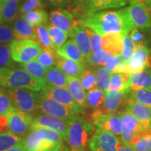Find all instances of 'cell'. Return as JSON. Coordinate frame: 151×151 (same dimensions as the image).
I'll return each instance as SVG.
<instances>
[{
    "instance_id": "cell-30",
    "label": "cell",
    "mask_w": 151,
    "mask_h": 151,
    "mask_svg": "<svg viewBox=\"0 0 151 151\" xmlns=\"http://www.w3.org/2000/svg\"><path fill=\"white\" fill-rule=\"evenodd\" d=\"M129 146L136 151H151V127L139 132L132 139Z\"/></svg>"
},
{
    "instance_id": "cell-28",
    "label": "cell",
    "mask_w": 151,
    "mask_h": 151,
    "mask_svg": "<svg viewBox=\"0 0 151 151\" xmlns=\"http://www.w3.org/2000/svg\"><path fill=\"white\" fill-rule=\"evenodd\" d=\"M56 66L60 68L67 76L78 78L85 69L84 63L74 61L72 60L58 58Z\"/></svg>"
},
{
    "instance_id": "cell-43",
    "label": "cell",
    "mask_w": 151,
    "mask_h": 151,
    "mask_svg": "<svg viewBox=\"0 0 151 151\" xmlns=\"http://www.w3.org/2000/svg\"><path fill=\"white\" fill-rule=\"evenodd\" d=\"M136 49V43L132 41L131 37L128 35L123 36V49L120 56L123 62H126L129 60Z\"/></svg>"
},
{
    "instance_id": "cell-55",
    "label": "cell",
    "mask_w": 151,
    "mask_h": 151,
    "mask_svg": "<svg viewBox=\"0 0 151 151\" xmlns=\"http://www.w3.org/2000/svg\"><path fill=\"white\" fill-rule=\"evenodd\" d=\"M3 23H4V22L3 18H2V17H1V12H0V24H3Z\"/></svg>"
},
{
    "instance_id": "cell-7",
    "label": "cell",
    "mask_w": 151,
    "mask_h": 151,
    "mask_svg": "<svg viewBox=\"0 0 151 151\" xmlns=\"http://www.w3.org/2000/svg\"><path fill=\"white\" fill-rule=\"evenodd\" d=\"M148 67H151V49L144 44H136L135 51L129 60L120 63L114 73L132 75Z\"/></svg>"
},
{
    "instance_id": "cell-51",
    "label": "cell",
    "mask_w": 151,
    "mask_h": 151,
    "mask_svg": "<svg viewBox=\"0 0 151 151\" xmlns=\"http://www.w3.org/2000/svg\"><path fill=\"white\" fill-rule=\"evenodd\" d=\"M6 151H24L23 146H22V141L20 143H19L18 144H17L16 146H15L9 149V150Z\"/></svg>"
},
{
    "instance_id": "cell-48",
    "label": "cell",
    "mask_w": 151,
    "mask_h": 151,
    "mask_svg": "<svg viewBox=\"0 0 151 151\" xmlns=\"http://www.w3.org/2000/svg\"><path fill=\"white\" fill-rule=\"evenodd\" d=\"M12 106V104L7 94L0 90V116L5 115Z\"/></svg>"
},
{
    "instance_id": "cell-35",
    "label": "cell",
    "mask_w": 151,
    "mask_h": 151,
    "mask_svg": "<svg viewBox=\"0 0 151 151\" xmlns=\"http://www.w3.org/2000/svg\"><path fill=\"white\" fill-rule=\"evenodd\" d=\"M78 78L83 88L86 91L97 88V76L95 70L85 67Z\"/></svg>"
},
{
    "instance_id": "cell-39",
    "label": "cell",
    "mask_w": 151,
    "mask_h": 151,
    "mask_svg": "<svg viewBox=\"0 0 151 151\" xmlns=\"http://www.w3.org/2000/svg\"><path fill=\"white\" fill-rule=\"evenodd\" d=\"M58 58L55 50L43 48L42 50L36 58V60L44 67L49 68L56 65Z\"/></svg>"
},
{
    "instance_id": "cell-50",
    "label": "cell",
    "mask_w": 151,
    "mask_h": 151,
    "mask_svg": "<svg viewBox=\"0 0 151 151\" xmlns=\"http://www.w3.org/2000/svg\"><path fill=\"white\" fill-rule=\"evenodd\" d=\"M118 151H136V150L132 148L131 146L124 144V143L121 141V143H120V146H119Z\"/></svg>"
},
{
    "instance_id": "cell-6",
    "label": "cell",
    "mask_w": 151,
    "mask_h": 151,
    "mask_svg": "<svg viewBox=\"0 0 151 151\" xmlns=\"http://www.w3.org/2000/svg\"><path fill=\"white\" fill-rule=\"evenodd\" d=\"M13 106L23 112L32 113L39 109L40 94L32 90L9 88L6 90Z\"/></svg>"
},
{
    "instance_id": "cell-10",
    "label": "cell",
    "mask_w": 151,
    "mask_h": 151,
    "mask_svg": "<svg viewBox=\"0 0 151 151\" xmlns=\"http://www.w3.org/2000/svg\"><path fill=\"white\" fill-rule=\"evenodd\" d=\"M90 120L97 128L106 130L116 136L121 135L122 121L120 114L106 113L97 109L92 113Z\"/></svg>"
},
{
    "instance_id": "cell-19",
    "label": "cell",
    "mask_w": 151,
    "mask_h": 151,
    "mask_svg": "<svg viewBox=\"0 0 151 151\" xmlns=\"http://www.w3.org/2000/svg\"><path fill=\"white\" fill-rule=\"evenodd\" d=\"M127 91H110L106 93L104 104L100 108V110L106 113H117L119 109L124 106L127 101Z\"/></svg>"
},
{
    "instance_id": "cell-4",
    "label": "cell",
    "mask_w": 151,
    "mask_h": 151,
    "mask_svg": "<svg viewBox=\"0 0 151 151\" xmlns=\"http://www.w3.org/2000/svg\"><path fill=\"white\" fill-rule=\"evenodd\" d=\"M94 132L93 124L78 114L69 124L65 141L71 151H90V143Z\"/></svg>"
},
{
    "instance_id": "cell-44",
    "label": "cell",
    "mask_w": 151,
    "mask_h": 151,
    "mask_svg": "<svg viewBox=\"0 0 151 151\" xmlns=\"http://www.w3.org/2000/svg\"><path fill=\"white\" fill-rule=\"evenodd\" d=\"M83 27H85V29L88 33V36H89L90 44H91L92 52L102 50V48H101V38H102V36H101L99 34L97 33L95 31H94L93 29H90L89 27H87L86 26H83Z\"/></svg>"
},
{
    "instance_id": "cell-47",
    "label": "cell",
    "mask_w": 151,
    "mask_h": 151,
    "mask_svg": "<svg viewBox=\"0 0 151 151\" xmlns=\"http://www.w3.org/2000/svg\"><path fill=\"white\" fill-rule=\"evenodd\" d=\"M123 61H122L120 55H110L106 60L104 67L111 74L112 73L115 72L116 68Z\"/></svg>"
},
{
    "instance_id": "cell-45",
    "label": "cell",
    "mask_w": 151,
    "mask_h": 151,
    "mask_svg": "<svg viewBox=\"0 0 151 151\" xmlns=\"http://www.w3.org/2000/svg\"><path fill=\"white\" fill-rule=\"evenodd\" d=\"M15 39L13 27L9 23L0 24V44L9 43Z\"/></svg>"
},
{
    "instance_id": "cell-46",
    "label": "cell",
    "mask_w": 151,
    "mask_h": 151,
    "mask_svg": "<svg viewBox=\"0 0 151 151\" xmlns=\"http://www.w3.org/2000/svg\"><path fill=\"white\" fill-rule=\"evenodd\" d=\"M43 3L42 0H24L19 8V13L24 14L36 9H43Z\"/></svg>"
},
{
    "instance_id": "cell-13",
    "label": "cell",
    "mask_w": 151,
    "mask_h": 151,
    "mask_svg": "<svg viewBox=\"0 0 151 151\" xmlns=\"http://www.w3.org/2000/svg\"><path fill=\"white\" fill-rule=\"evenodd\" d=\"M40 94L52 98L76 113L83 115L82 110L76 102L67 88H58L46 85Z\"/></svg>"
},
{
    "instance_id": "cell-40",
    "label": "cell",
    "mask_w": 151,
    "mask_h": 151,
    "mask_svg": "<svg viewBox=\"0 0 151 151\" xmlns=\"http://www.w3.org/2000/svg\"><path fill=\"white\" fill-rule=\"evenodd\" d=\"M110 55L104 50L91 52V54L86 59V63L92 67H104Z\"/></svg>"
},
{
    "instance_id": "cell-16",
    "label": "cell",
    "mask_w": 151,
    "mask_h": 151,
    "mask_svg": "<svg viewBox=\"0 0 151 151\" xmlns=\"http://www.w3.org/2000/svg\"><path fill=\"white\" fill-rule=\"evenodd\" d=\"M122 121V129L120 139L124 144L129 145L134 136L144 128L139 120L129 111L124 110L120 114Z\"/></svg>"
},
{
    "instance_id": "cell-20",
    "label": "cell",
    "mask_w": 151,
    "mask_h": 151,
    "mask_svg": "<svg viewBox=\"0 0 151 151\" xmlns=\"http://www.w3.org/2000/svg\"><path fill=\"white\" fill-rule=\"evenodd\" d=\"M68 37L75 41L76 44L80 49L85 59L91 54V44L89 36L82 24H78L71 28L68 32Z\"/></svg>"
},
{
    "instance_id": "cell-52",
    "label": "cell",
    "mask_w": 151,
    "mask_h": 151,
    "mask_svg": "<svg viewBox=\"0 0 151 151\" xmlns=\"http://www.w3.org/2000/svg\"><path fill=\"white\" fill-rule=\"evenodd\" d=\"M83 0H70L71 3V9H73V7L77 6L79 4H81Z\"/></svg>"
},
{
    "instance_id": "cell-49",
    "label": "cell",
    "mask_w": 151,
    "mask_h": 151,
    "mask_svg": "<svg viewBox=\"0 0 151 151\" xmlns=\"http://www.w3.org/2000/svg\"><path fill=\"white\" fill-rule=\"evenodd\" d=\"M49 5L56 9H71L70 0H45Z\"/></svg>"
},
{
    "instance_id": "cell-29",
    "label": "cell",
    "mask_w": 151,
    "mask_h": 151,
    "mask_svg": "<svg viewBox=\"0 0 151 151\" xmlns=\"http://www.w3.org/2000/svg\"><path fill=\"white\" fill-rule=\"evenodd\" d=\"M131 74L126 72L112 73L108 91H127L129 90Z\"/></svg>"
},
{
    "instance_id": "cell-17",
    "label": "cell",
    "mask_w": 151,
    "mask_h": 151,
    "mask_svg": "<svg viewBox=\"0 0 151 151\" xmlns=\"http://www.w3.org/2000/svg\"><path fill=\"white\" fill-rule=\"evenodd\" d=\"M49 20L52 24L67 34L71 28L78 24L73 13L66 9H56L51 11L49 15Z\"/></svg>"
},
{
    "instance_id": "cell-54",
    "label": "cell",
    "mask_w": 151,
    "mask_h": 151,
    "mask_svg": "<svg viewBox=\"0 0 151 151\" xmlns=\"http://www.w3.org/2000/svg\"><path fill=\"white\" fill-rule=\"evenodd\" d=\"M143 1L149 9H151V0H143Z\"/></svg>"
},
{
    "instance_id": "cell-38",
    "label": "cell",
    "mask_w": 151,
    "mask_h": 151,
    "mask_svg": "<svg viewBox=\"0 0 151 151\" xmlns=\"http://www.w3.org/2000/svg\"><path fill=\"white\" fill-rule=\"evenodd\" d=\"M22 141V137L14 134L11 132L0 134V151H6Z\"/></svg>"
},
{
    "instance_id": "cell-14",
    "label": "cell",
    "mask_w": 151,
    "mask_h": 151,
    "mask_svg": "<svg viewBox=\"0 0 151 151\" xmlns=\"http://www.w3.org/2000/svg\"><path fill=\"white\" fill-rule=\"evenodd\" d=\"M129 12L132 20L141 29L151 28V15L143 0H128Z\"/></svg>"
},
{
    "instance_id": "cell-3",
    "label": "cell",
    "mask_w": 151,
    "mask_h": 151,
    "mask_svg": "<svg viewBox=\"0 0 151 151\" xmlns=\"http://www.w3.org/2000/svg\"><path fill=\"white\" fill-rule=\"evenodd\" d=\"M46 85L42 79L32 76L23 69L0 67V86L4 88H24L41 92Z\"/></svg>"
},
{
    "instance_id": "cell-27",
    "label": "cell",
    "mask_w": 151,
    "mask_h": 151,
    "mask_svg": "<svg viewBox=\"0 0 151 151\" xmlns=\"http://www.w3.org/2000/svg\"><path fill=\"white\" fill-rule=\"evenodd\" d=\"M20 0H0V12L4 22L11 23L17 18Z\"/></svg>"
},
{
    "instance_id": "cell-33",
    "label": "cell",
    "mask_w": 151,
    "mask_h": 151,
    "mask_svg": "<svg viewBox=\"0 0 151 151\" xmlns=\"http://www.w3.org/2000/svg\"><path fill=\"white\" fill-rule=\"evenodd\" d=\"M105 95V92L97 88L89 90L86 93L87 107L93 110L100 108L104 101Z\"/></svg>"
},
{
    "instance_id": "cell-25",
    "label": "cell",
    "mask_w": 151,
    "mask_h": 151,
    "mask_svg": "<svg viewBox=\"0 0 151 151\" xmlns=\"http://www.w3.org/2000/svg\"><path fill=\"white\" fill-rule=\"evenodd\" d=\"M43 81L48 86L67 88V76L57 66L47 68Z\"/></svg>"
},
{
    "instance_id": "cell-11",
    "label": "cell",
    "mask_w": 151,
    "mask_h": 151,
    "mask_svg": "<svg viewBox=\"0 0 151 151\" xmlns=\"http://www.w3.org/2000/svg\"><path fill=\"white\" fill-rule=\"evenodd\" d=\"M121 139L111 132L96 128L90 143V151H118Z\"/></svg>"
},
{
    "instance_id": "cell-5",
    "label": "cell",
    "mask_w": 151,
    "mask_h": 151,
    "mask_svg": "<svg viewBox=\"0 0 151 151\" xmlns=\"http://www.w3.org/2000/svg\"><path fill=\"white\" fill-rule=\"evenodd\" d=\"M9 44L13 60L20 64L35 60L43 48L37 41L26 38L14 39Z\"/></svg>"
},
{
    "instance_id": "cell-21",
    "label": "cell",
    "mask_w": 151,
    "mask_h": 151,
    "mask_svg": "<svg viewBox=\"0 0 151 151\" xmlns=\"http://www.w3.org/2000/svg\"><path fill=\"white\" fill-rule=\"evenodd\" d=\"M67 88L83 114L87 109L86 92L78 78L67 76Z\"/></svg>"
},
{
    "instance_id": "cell-1",
    "label": "cell",
    "mask_w": 151,
    "mask_h": 151,
    "mask_svg": "<svg viewBox=\"0 0 151 151\" xmlns=\"http://www.w3.org/2000/svg\"><path fill=\"white\" fill-rule=\"evenodd\" d=\"M78 22L101 36L115 33L126 35L136 27L130 17L129 6L92 13L79 19Z\"/></svg>"
},
{
    "instance_id": "cell-31",
    "label": "cell",
    "mask_w": 151,
    "mask_h": 151,
    "mask_svg": "<svg viewBox=\"0 0 151 151\" xmlns=\"http://www.w3.org/2000/svg\"><path fill=\"white\" fill-rule=\"evenodd\" d=\"M22 18L29 22L32 26L36 27L41 24H46L48 21L49 16L46 11L43 9H39L22 14Z\"/></svg>"
},
{
    "instance_id": "cell-8",
    "label": "cell",
    "mask_w": 151,
    "mask_h": 151,
    "mask_svg": "<svg viewBox=\"0 0 151 151\" xmlns=\"http://www.w3.org/2000/svg\"><path fill=\"white\" fill-rule=\"evenodd\" d=\"M127 4L128 0H83L73 11L81 19L97 11L122 8Z\"/></svg>"
},
{
    "instance_id": "cell-18",
    "label": "cell",
    "mask_w": 151,
    "mask_h": 151,
    "mask_svg": "<svg viewBox=\"0 0 151 151\" xmlns=\"http://www.w3.org/2000/svg\"><path fill=\"white\" fill-rule=\"evenodd\" d=\"M124 108L139 120L144 129L151 127V107L139 101L127 99Z\"/></svg>"
},
{
    "instance_id": "cell-32",
    "label": "cell",
    "mask_w": 151,
    "mask_h": 151,
    "mask_svg": "<svg viewBox=\"0 0 151 151\" xmlns=\"http://www.w3.org/2000/svg\"><path fill=\"white\" fill-rule=\"evenodd\" d=\"M46 26L47 29H48L52 46H53L55 50H57L67 41L68 34L54 26L50 22V23H46Z\"/></svg>"
},
{
    "instance_id": "cell-26",
    "label": "cell",
    "mask_w": 151,
    "mask_h": 151,
    "mask_svg": "<svg viewBox=\"0 0 151 151\" xmlns=\"http://www.w3.org/2000/svg\"><path fill=\"white\" fill-rule=\"evenodd\" d=\"M147 88L151 89V67L131 75L130 90H138Z\"/></svg>"
},
{
    "instance_id": "cell-41",
    "label": "cell",
    "mask_w": 151,
    "mask_h": 151,
    "mask_svg": "<svg viewBox=\"0 0 151 151\" xmlns=\"http://www.w3.org/2000/svg\"><path fill=\"white\" fill-rule=\"evenodd\" d=\"M35 29L37 35V41L40 44V46H42L43 48L51 49V50L56 51L52 46L46 24L37 26L35 27Z\"/></svg>"
},
{
    "instance_id": "cell-22",
    "label": "cell",
    "mask_w": 151,
    "mask_h": 151,
    "mask_svg": "<svg viewBox=\"0 0 151 151\" xmlns=\"http://www.w3.org/2000/svg\"><path fill=\"white\" fill-rule=\"evenodd\" d=\"M123 36L120 34H108L102 36L101 48L112 55H120L123 49Z\"/></svg>"
},
{
    "instance_id": "cell-37",
    "label": "cell",
    "mask_w": 151,
    "mask_h": 151,
    "mask_svg": "<svg viewBox=\"0 0 151 151\" xmlns=\"http://www.w3.org/2000/svg\"><path fill=\"white\" fill-rule=\"evenodd\" d=\"M97 76V88L105 93L108 91L111 81V73L105 67H97L95 69Z\"/></svg>"
},
{
    "instance_id": "cell-42",
    "label": "cell",
    "mask_w": 151,
    "mask_h": 151,
    "mask_svg": "<svg viewBox=\"0 0 151 151\" xmlns=\"http://www.w3.org/2000/svg\"><path fill=\"white\" fill-rule=\"evenodd\" d=\"M14 66L15 63L11 57L9 43L0 44V67L12 69Z\"/></svg>"
},
{
    "instance_id": "cell-53",
    "label": "cell",
    "mask_w": 151,
    "mask_h": 151,
    "mask_svg": "<svg viewBox=\"0 0 151 151\" xmlns=\"http://www.w3.org/2000/svg\"><path fill=\"white\" fill-rule=\"evenodd\" d=\"M60 151H71V150L69 147H68V146H66V145L63 144V146H62V148L60 149Z\"/></svg>"
},
{
    "instance_id": "cell-34",
    "label": "cell",
    "mask_w": 151,
    "mask_h": 151,
    "mask_svg": "<svg viewBox=\"0 0 151 151\" xmlns=\"http://www.w3.org/2000/svg\"><path fill=\"white\" fill-rule=\"evenodd\" d=\"M20 65L22 69H23L24 71H27V73H29L32 76L38 78H41L42 80L44 78L47 71V68L41 65L36 59L26 62V63H20Z\"/></svg>"
},
{
    "instance_id": "cell-2",
    "label": "cell",
    "mask_w": 151,
    "mask_h": 151,
    "mask_svg": "<svg viewBox=\"0 0 151 151\" xmlns=\"http://www.w3.org/2000/svg\"><path fill=\"white\" fill-rule=\"evenodd\" d=\"M64 139L60 132L48 128H38L29 131L22 139L24 151H60Z\"/></svg>"
},
{
    "instance_id": "cell-12",
    "label": "cell",
    "mask_w": 151,
    "mask_h": 151,
    "mask_svg": "<svg viewBox=\"0 0 151 151\" xmlns=\"http://www.w3.org/2000/svg\"><path fill=\"white\" fill-rule=\"evenodd\" d=\"M39 94V109L46 114L59 118L69 124L74 120L77 115H78L52 98L42 95L40 93Z\"/></svg>"
},
{
    "instance_id": "cell-36",
    "label": "cell",
    "mask_w": 151,
    "mask_h": 151,
    "mask_svg": "<svg viewBox=\"0 0 151 151\" xmlns=\"http://www.w3.org/2000/svg\"><path fill=\"white\" fill-rule=\"evenodd\" d=\"M127 99L139 101L151 107V89L143 88L138 90H129Z\"/></svg>"
},
{
    "instance_id": "cell-15",
    "label": "cell",
    "mask_w": 151,
    "mask_h": 151,
    "mask_svg": "<svg viewBox=\"0 0 151 151\" xmlns=\"http://www.w3.org/2000/svg\"><path fill=\"white\" fill-rule=\"evenodd\" d=\"M69 124L55 116L48 114L39 115L33 118L29 127V131L38 128H48L60 132L65 141L69 130Z\"/></svg>"
},
{
    "instance_id": "cell-23",
    "label": "cell",
    "mask_w": 151,
    "mask_h": 151,
    "mask_svg": "<svg viewBox=\"0 0 151 151\" xmlns=\"http://www.w3.org/2000/svg\"><path fill=\"white\" fill-rule=\"evenodd\" d=\"M56 54L60 58L72 60L82 63L86 62L84 56L72 39L66 41L62 46L58 48L56 50Z\"/></svg>"
},
{
    "instance_id": "cell-24",
    "label": "cell",
    "mask_w": 151,
    "mask_h": 151,
    "mask_svg": "<svg viewBox=\"0 0 151 151\" xmlns=\"http://www.w3.org/2000/svg\"><path fill=\"white\" fill-rule=\"evenodd\" d=\"M15 39L26 38L37 41V35L35 27L32 26L23 18H16L13 24ZM38 42V41H37Z\"/></svg>"
},
{
    "instance_id": "cell-9",
    "label": "cell",
    "mask_w": 151,
    "mask_h": 151,
    "mask_svg": "<svg viewBox=\"0 0 151 151\" xmlns=\"http://www.w3.org/2000/svg\"><path fill=\"white\" fill-rule=\"evenodd\" d=\"M4 116L8 120L9 132L20 137L27 134L33 120L31 114L23 112L14 106L11 107Z\"/></svg>"
}]
</instances>
